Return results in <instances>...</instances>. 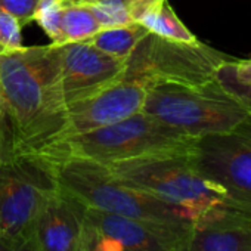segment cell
<instances>
[{
  "label": "cell",
  "instance_id": "cell-1",
  "mask_svg": "<svg viewBox=\"0 0 251 251\" xmlns=\"http://www.w3.org/2000/svg\"><path fill=\"white\" fill-rule=\"evenodd\" d=\"M61 55L62 45L56 43L0 55V103L18 157H42L68 136Z\"/></svg>",
  "mask_w": 251,
  "mask_h": 251
},
{
  "label": "cell",
  "instance_id": "cell-2",
  "mask_svg": "<svg viewBox=\"0 0 251 251\" xmlns=\"http://www.w3.org/2000/svg\"><path fill=\"white\" fill-rule=\"evenodd\" d=\"M45 160L53 172L58 189L89 208L177 230H188L194 225V219L188 211L123 183L105 164L77 157Z\"/></svg>",
  "mask_w": 251,
  "mask_h": 251
},
{
  "label": "cell",
  "instance_id": "cell-3",
  "mask_svg": "<svg viewBox=\"0 0 251 251\" xmlns=\"http://www.w3.org/2000/svg\"><path fill=\"white\" fill-rule=\"evenodd\" d=\"M195 141L197 138L139 111L105 127L70 135L42 157H77L111 164L135 158L189 154Z\"/></svg>",
  "mask_w": 251,
  "mask_h": 251
},
{
  "label": "cell",
  "instance_id": "cell-4",
  "mask_svg": "<svg viewBox=\"0 0 251 251\" xmlns=\"http://www.w3.org/2000/svg\"><path fill=\"white\" fill-rule=\"evenodd\" d=\"M105 166L123 183L183 208L192 216L194 223L239 210L222 188L197 173L188 154L135 158Z\"/></svg>",
  "mask_w": 251,
  "mask_h": 251
},
{
  "label": "cell",
  "instance_id": "cell-5",
  "mask_svg": "<svg viewBox=\"0 0 251 251\" xmlns=\"http://www.w3.org/2000/svg\"><path fill=\"white\" fill-rule=\"evenodd\" d=\"M142 111L197 139L227 133L250 115L216 81L205 89L154 84L148 87Z\"/></svg>",
  "mask_w": 251,
  "mask_h": 251
},
{
  "label": "cell",
  "instance_id": "cell-6",
  "mask_svg": "<svg viewBox=\"0 0 251 251\" xmlns=\"http://www.w3.org/2000/svg\"><path fill=\"white\" fill-rule=\"evenodd\" d=\"M232 58L201 43H180L148 33L126 61L124 78L147 84H177L205 89L214 84L216 68Z\"/></svg>",
  "mask_w": 251,
  "mask_h": 251
},
{
  "label": "cell",
  "instance_id": "cell-7",
  "mask_svg": "<svg viewBox=\"0 0 251 251\" xmlns=\"http://www.w3.org/2000/svg\"><path fill=\"white\" fill-rule=\"evenodd\" d=\"M56 189L53 172L42 157L0 164V242L11 247L34 242L37 214Z\"/></svg>",
  "mask_w": 251,
  "mask_h": 251
},
{
  "label": "cell",
  "instance_id": "cell-8",
  "mask_svg": "<svg viewBox=\"0 0 251 251\" xmlns=\"http://www.w3.org/2000/svg\"><path fill=\"white\" fill-rule=\"evenodd\" d=\"M188 160L236 208L251 214V115L227 133L198 138Z\"/></svg>",
  "mask_w": 251,
  "mask_h": 251
},
{
  "label": "cell",
  "instance_id": "cell-9",
  "mask_svg": "<svg viewBox=\"0 0 251 251\" xmlns=\"http://www.w3.org/2000/svg\"><path fill=\"white\" fill-rule=\"evenodd\" d=\"M126 61L102 52L87 40L64 43L61 75L67 105L86 99L121 80Z\"/></svg>",
  "mask_w": 251,
  "mask_h": 251
},
{
  "label": "cell",
  "instance_id": "cell-10",
  "mask_svg": "<svg viewBox=\"0 0 251 251\" xmlns=\"http://www.w3.org/2000/svg\"><path fill=\"white\" fill-rule=\"evenodd\" d=\"M147 93V84L123 77L103 90L70 103L68 136L105 127L142 111Z\"/></svg>",
  "mask_w": 251,
  "mask_h": 251
},
{
  "label": "cell",
  "instance_id": "cell-11",
  "mask_svg": "<svg viewBox=\"0 0 251 251\" xmlns=\"http://www.w3.org/2000/svg\"><path fill=\"white\" fill-rule=\"evenodd\" d=\"M84 208L80 201L56 189L45 201L33 227L39 251H81Z\"/></svg>",
  "mask_w": 251,
  "mask_h": 251
},
{
  "label": "cell",
  "instance_id": "cell-12",
  "mask_svg": "<svg viewBox=\"0 0 251 251\" xmlns=\"http://www.w3.org/2000/svg\"><path fill=\"white\" fill-rule=\"evenodd\" d=\"M84 225L112 239L121 251H172L191 229H170L89 207L84 208Z\"/></svg>",
  "mask_w": 251,
  "mask_h": 251
},
{
  "label": "cell",
  "instance_id": "cell-13",
  "mask_svg": "<svg viewBox=\"0 0 251 251\" xmlns=\"http://www.w3.org/2000/svg\"><path fill=\"white\" fill-rule=\"evenodd\" d=\"M172 251H251V214L229 210L194 223Z\"/></svg>",
  "mask_w": 251,
  "mask_h": 251
},
{
  "label": "cell",
  "instance_id": "cell-14",
  "mask_svg": "<svg viewBox=\"0 0 251 251\" xmlns=\"http://www.w3.org/2000/svg\"><path fill=\"white\" fill-rule=\"evenodd\" d=\"M150 33L180 43H197L200 42L179 20L173 8L167 3V0H158L152 3L138 20Z\"/></svg>",
  "mask_w": 251,
  "mask_h": 251
},
{
  "label": "cell",
  "instance_id": "cell-15",
  "mask_svg": "<svg viewBox=\"0 0 251 251\" xmlns=\"http://www.w3.org/2000/svg\"><path fill=\"white\" fill-rule=\"evenodd\" d=\"M148 33L150 31L142 24L132 23L121 27L102 28L93 37L87 39V42L111 56L127 59Z\"/></svg>",
  "mask_w": 251,
  "mask_h": 251
},
{
  "label": "cell",
  "instance_id": "cell-16",
  "mask_svg": "<svg viewBox=\"0 0 251 251\" xmlns=\"http://www.w3.org/2000/svg\"><path fill=\"white\" fill-rule=\"evenodd\" d=\"M62 33L65 43L87 40L102 30L100 24L86 3L77 2V0H62Z\"/></svg>",
  "mask_w": 251,
  "mask_h": 251
},
{
  "label": "cell",
  "instance_id": "cell-17",
  "mask_svg": "<svg viewBox=\"0 0 251 251\" xmlns=\"http://www.w3.org/2000/svg\"><path fill=\"white\" fill-rule=\"evenodd\" d=\"M83 3L90 8L102 28L121 27L135 23L126 5V0H92Z\"/></svg>",
  "mask_w": 251,
  "mask_h": 251
},
{
  "label": "cell",
  "instance_id": "cell-18",
  "mask_svg": "<svg viewBox=\"0 0 251 251\" xmlns=\"http://www.w3.org/2000/svg\"><path fill=\"white\" fill-rule=\"evenodd\" d=\"M62 0H40L34 14V21L45 30V33L50 37L52 43L56 45L65 43L62 33Z\"/></svg>",
  "mask_w": 251,
  "mask_h": 251
},
{
  "label": "cell",
  "instance_id": "cell-19",
  "mask_svg": "<svg viewBox=\"0 0 251 251\" xmlns=\"http://www.w3.org/2000/svg\"><path fill=\"white\" fill-rule=\"evenodd\" d=\"M214 80L225 95L233 99L239 106H242L251 115V84H245L232 78L220 68V65L214 71Z\"/></svg>",
  "mask_w": 251,
  "mask_h": 251
},
{
  "label": "cell",
  "instance_id": "cell-20",
  "mask_svg": "<svg viewBox=\"0 0 251 251\" xmlns=\"http://www.w3.org/2000/svg\"><path fill=\"white\" fill-rule=\"evenodd\" d=\"M21 28L14 17L0 11V55L23 48Z\"/></svg>",
  "mask_w": 251,
  "mask_h": 251
},
{
  "label": "cell",
  "instance_id": "cell-21",
  "mask_svg": "<svg viewBox=\"0 0 251 251\" xmlns=\"http://www.w3.org/2000/svg\"><path fill=\"white\" fill-rule=\"evenodd\" d=\"M40 0H0V11L14 17L21 27L34 21V14Z\"/></svg>",
  "mask_w": 251,
  "mask_h": 251
},
{
  "label": "cell",
  "instance_id": "cell-22",
  "mask_svg": "<svg viewBox=\"0 0 251 251\" xmlns=\"http://www.w3.org/2000/svg\"><path fill=\"white\" fill-rule=\"evenodd\" d=\"M18 158L14 133L9 126L8 117L0 103V164L11 163Z\"/></svg>",
  "mask_w": 251,
  "mask_h": 251
},
{
  "label": "cell",
  "instance_id": "cell-23",
  "mask_svg": "<svg viewBox=\"0 0 251 251\" xmlns=\"http://www.w3.org/2000/svg\"><path fill=\"white\" fill-rule=\"evenodd\" d=\"M220 68L232 78L251 84V59H230L220 64Z\"/></svg>",
  "mask_w": 251,
  "mask_h": 251
},
{
  "label": "cell",
  "instance_id": "cell-24",
  "mask_svg": "<svg viewBox=\"0 0 251 251\" xmlns=\"http://www.w3.org/2000/svg\"><path fill=\"white\" fill-rule=\"evenodd\" d=\"M77 2H92V0H77Z\"/></svg>",
  "mask_w": 251,
  "mask_h": 251
}]
</instances>
